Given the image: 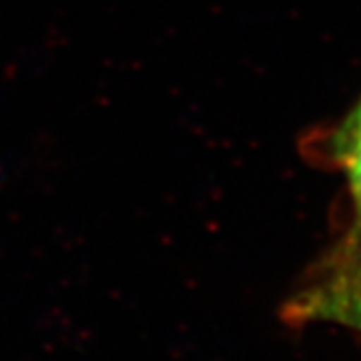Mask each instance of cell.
<instances>
[{
  "instance_id": "1",
  "label": "cell",
  "mask_w": 361,
  "mask_h": 361,
  "mask_svg": "<svg viewBox=\"0 0 361 361\" xmlns=\"http://www.w3.org/2000/svg\"><path fill=\"white\" fill-rule=\"evenodd\" d=\"M289 325L331 323L361 336V225L311 271L281 307Z\"/></svg>"
},
{
  "instance_id": "2",
  "label": "cell",
  "mask_w": 361,
  "mask_h": 361,
  "mask_svg": "<svg viewBox=\"0 0 361 361\" xmlns=\"http://www.w3.org/2000/svg\"><path fill=\"white\" fill-rule=\"evenodd\" d=\"M331 149L336 163L348 179L355 209V225H361V97L339 123Z\"/></svg>"
}]
</instances>
